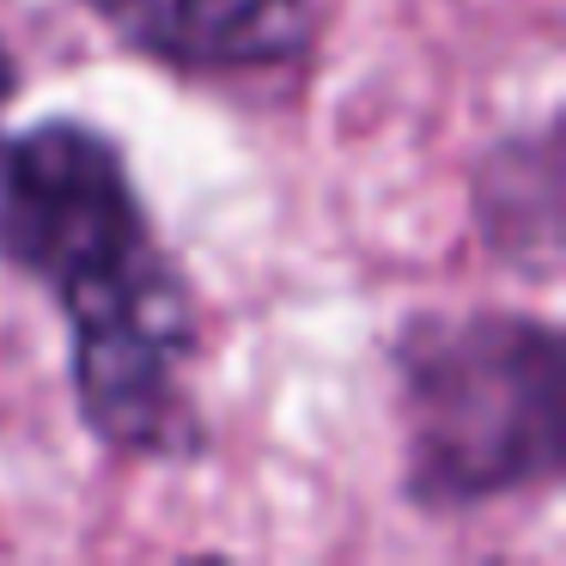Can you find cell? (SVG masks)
Listing matches in <instances>:
<instances>
[{"label":"cell","mask_w":566,"mask_h":566,"mask_svg":"<svg viewBox=\"0 0 566 566\" xmlns=\"http://www.w3.org/2000/svg\"><path fill=\"white\" fill-rule=\"evenodd\" d=\"M402 493L432 517L536 493L566 463V342L530 311H427L390 347Z\"/></svg>","instance_id":"1"},{"label":"cell","mask_w":566,"mask_h":566,"mask_svg":"<svg viewBox=\"0 0 566 566\" xmlns=\"http://www.w3.org/2000/svg\"><path fill=\"white\" fill-rule=\"evenodd\" d=\"M165 256L140 208L128 153L80 116H50L0 140V262L55 305L135 281Z\"/></svg>","instance_id":"2"},{"label":"cell","mask_w":566,"mask_h":566,"mask_svg":"<svg viewBox=\"0 0 566 566\" xmlns=\"http://www.w3.org/2000/svg\"><path fill=\"white\" fill-rule=\"evenodd\" d=\"M67 317V378L92 439L123 457L189 463L208 444L189 366H196V298L171 256L140 269L116 293L80 298Z\"/></svg>","instance_id":"3"},{"label":"cell","mask_w":566,"mask_h":566,"mask_svg":"<svg viewBox=\"0 0 566 566\" xmlns=\"http://www.w3.org/2000/svg\"><path fill=\"white\" fill-rule=\"evenodd\" d=\"M147 62L171 74H262L311 50V0H86Z\"/></svg>","instance_id":"4"},{"label":"cell","mask_w":566,"mask_h":566,"mask_svg":"<svg viewBox=\"0 0 566 566\" xmlns=\"http://www.w3.org/2000/svg\"><path fill=\"white\" fill-rule=\"evenodd\" d=\"M469 208L475 232L505 269L548 286L560 274V232H566V165H560V116L536 128L500 135L469 171Z\"/></svg>","instance_id":"5"},{"label":"cell","mask_w":566,"mask_h":566,"mask_svg":"<svg viewBox=\"0 0 566 566\" xmlns=\"http://www.w3.org/2000/svg\"><path fill=\"white\" fill-rule=\"evenodd\" d=\"M19 98V62H13V50L0 43V116H7V104Z\"/></svg>","instance_id":"6"}]
</instances>
